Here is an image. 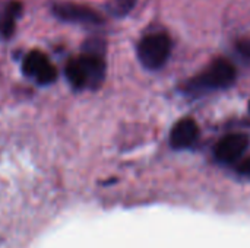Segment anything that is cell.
<instances>
[{"instance_id": "cell-1", "label": "cell", "mask_w": 250, "mask_h": 248, "mask_svg": "<svg viewBox=\"0 0 250 248\" xmlns=\"http://www.w3.org/2000/svg\"><path fill=\"white\" fill-rule=\"evenodd\" d=\"M105 76V63L101 56L83 53L66 64V77L76 89H97Z\"/></svg>"}, {"instance_id": "cell-3", "label": "cell", "mask_w": 250, "mask_h": 248, "mask_svg": "<svg viewBox=\"0 0 250 248\" xmlns=\"http://www.w3.org/2000/svg\"><path fill=\"white\" fill-rule=\"evenodd\" d=\"M171 51L170 38L164 34H152L145 37L138 45V57L141 63L149 69H160L168 58Z\"/></svg>"}, {"instance_id": "cell-5", "label": "cell", "mask_w": 250, "mask_h": 248, "mask_svg": "<svg viewBox=\"0 0 250 248\" xmlns=\"http://www.w3.org/2000/svg\"><path fill=\"white\" fill-rule=\"evenodd\" d=\"M54 15L64 22L73 23H85V25H100L103 23V18L94 9L78 4V3H59L53 9Z\"/></svg>"}, {"instance_id": "cell-6", "label": "cell", "mask_w": 250, "mask_h": 248, "mask_svg": "<svg viewBox=\"0 0 250 248\" xmlns=\"http://www.w3.org/2000/svg\"><path fill=\"white\" fill-rule=\"evenodd\" d=\"M249 137L243 133H233L223 137L215 148V158L221 164L236 162L248 149Z\"/></svg>"}, {"instance_id": "cell-10", "label": "cell", "mask_w": 250, "mask_h": 248, "mask_svg": "<svg viewBox=\"0 0 250 248\" xmlns=\"http://www.w3.org/2000/svg\"><path fill=\"white\" fill-rule=\"evenodd\" d=\"M85 53L103 56V53H104V41H101V39H98V38L89 39V41L85 44Z\"/></svg>"}, {"instance_id": "cell-8", "label": "cell", "mask_w": 250, "mask_h": 248, "mask_svg": "<svg viewBox=\"0 0 250 248\" xmlns=\"http://www.w3.org/2000/svg\"><path fill=\"white\" fill-rule=\"evenodd\" d=\"M21 10H22L21 3L10 1L0 12V35L1 37H4V38L12 37V34L15 31V23L21 15Z\"/></svg>"}, {"instance_id": "cell-9", "label": "cell", "mask_w": 250, "mask_h": 248, "mask_svg": "<svg viewBox=\"0 0 250 248\" xmlns=\"http://www.w3.org/2000/svg\"><path fill=\"white\" fill-rule=\"evenodd\" d=\"M136 4V0H108L107 1V10L113 16H125L127 15Z\"/></svg>"}, {"instance_id": "cell-13", "label": "cell", "mask_w": 250, "mask_h": 248, "mask_svg": "<svg viewBox=\"0 0 250 248\" xmlns=\"http://www.w3.org/2000/svg\"><path fill=\"white\" fill-rule=\"evenodd\" d=\"M249 110H250V104H249Z\"/></svg>"}, {"instance_id": "cell-2", "label": "cell", "mask_w": 250, "mask_h": 248, "mask_svg": "<svg viewBox=\"0 0 250 248\" xmlns=\"http://www.w3.org/2000/svg\"><path fill=\"white\" fill-rule=\"evenodd\" d=\"M236 69L234 66L224 58H218L212 61V64L199 76L189 82L190 91L205 92L214 89H224L234 83L236 80Z\"/></svg>"}, {"instance_id": "cell-7", "label": "cell", "mask_w": 250, "mask_h": 248, "mask_svg": "<svg viewBox=\"0 0 250 248\" xmlns=\"http://www.w3.org/2000/svg\"><path fill=\"white\" fill-rule=\"evenodd\" d=\"M199 136V127L195 120L185 118L180 120L171 130L170 143L176 149H185L190 148Z\"/></svg>"}, {"instance_id": "cell-11", "label": "cell", "mask_w": 250, "mask_h": 248, "mask_svg": "<svg viewBox=\"0 0 250 248\" xmlns=\"http://www.w3.org/2000/svg\"><path fill=\"white\" fill-rule=\"evenodd\" d=\"M236 47H237V51H239L242 56L250 58V38H243V39L237 41Z\"/></svg>"}, {"instance_id": "cell-4", "label": "cell", "mask_w": 250, "mask_h": 248, "mask_svg": "<svg viewBox=\"0 0 250 248\" xmlns=\"http://www.w3.org/2000/svg\"><path fill=\"white\" fill-rule=\"evenodd\" d=\"M23 72L25 75L37 79V82L42 85L53 83L57 77L56 67L48 61L47 56L38 50L31 51L23 60Z\"/></svg>"}, {"instance_id": "cell-12", "label": "cell", "mask_w": 250, "mask_h": 248, "mask_svg": "<svg viewBox=\"0 0 250 248\" xmlns=\"http://www.w3.org/2000/svg\"><path fill=\"white\" fill-rule=\"evenodd\" d=\"M237 171H239V174H242V175L250 177V156L249 158H246L245 161H242V162L239 164V168H237Z\"/></svg>"}]
</instances>
